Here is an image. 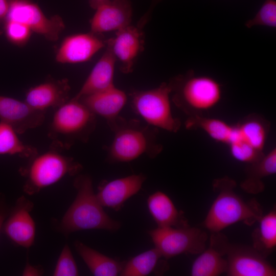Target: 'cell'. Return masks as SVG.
Wrapping results in <instances>:
<instances>
[{"label": "cell", "mask_w": 276, "mask_h": 276, "mask_svg": "<svg viewBox=\"0 0 276 276\" xmlns=\"http://www.w3.org/2000/svg\"><path fill=\"white\" fill-rule=\"evenodd\" d=\"M76 196L60 221L56 229L67 238L75 232L87 229L116 231L121 226L104 211L93 189L90 176L78 174L73 182Z\"/></svg>", "instance_id": "cell-1"}, {"label": "cell", "mask_w": 276, "mask_h": 276, "mask_svg": "<svg viewBox=\"0 0 276 276\" xmlns=\"http://www.w3.org/2000/svg\"><path fill=\"white\" fill-rule=\"evenodd\" d=\"M212 186L217 195L203 222L210 232H219L240 222L251 225L263 216L262 206L256 199L245 201L236 193L234 179L227 176L217 178Z\"/></svg>", "instance_id": "cell-2"}, {"label": "cell", "mask_w": 276, "mask_h": 276, "mask_svg": "<svg viewBox=\"0 0 276 276\" xmlns=\"http://www.w3.org/2000/svg\"><path fill=\"white\" fill-rule=\"evenodd\" d=\"M107 123L114 133L107 149V158L111 162H129L144 154L154 158L163 150L155 129L149 125L119 116Z\"/></svg>", "instance_id": "cell-3"}, {"label": "cell", "mask_w": 276, "mask_h": 276, "mask_svg": "<svg viewBox=\"0 0 276 276\" xmlns=\"http://www.w3.org/2000/svg\"><path fill=\"white\" fill-rule=\"evenodd\" d=\"M63 150L53 146L41 153L28 159L27 164L19 170L24 178L23 191L28 195L38 193L66 176H77L82 166Z\"/></svg>", "instance_id": "cell-4"}, {"label": "cell", "mask_w": 276, "mask_h": 276, "mask_svg": "<svg viewBox=\"0 0 276 276\" xmlns=\"http://www.w3.org/2000/svg\"><path fill=\"white\" fill-rule=\"evenodd\" d=\"M96 118L79 100H69L56 109L49 125L51 145L64 150L76 142H87L95 129Z\"/></svg>", "instance_id": "cell-5"}, {"label": "cell", "mask_w": 276, "mask_h": 276, "mask_svg": "<svg viewBox=\"0 0 276 276\" xmlns=\"http://www.w3.org/2000/svg\"><path fill=\"white\" fill-rule=\"evenodd\" d=\"M172 86V101L189 117L202 115L216 107L222 97L221 84L214 78L196 75L191 70L169 81Z\"/></svg>", "instance_id": "cell-6"}, {"label": "cell", "mask_w": 276, "mask_h": 276, "mask_svg": "<svg viewBox=\"0 0 276 276\" xmlns=\"http://www.w3.org/2000/svg\"><path fill=\"white\" fill-rule=\"evenodd\" d=\"M170 82H163L158 87L146 90H134L130 94L131 105L135 112L148 125L170 132H177L180 121L172 112Z\"/></svg>", "instance_id": "cell-7"}, {"label": "cell", "mask_w": 276, "mask_h": 276, "mask_svg": "<svg viewBox=\"0 0 276 276\" xmlns=\"http://www.w3.org/2000/svg\"><path fill=\"white\" fill-rule=\"evenodd\" d=\"M155 245L165 259L183 254H199L206 247L207 234L195 227H159L148 231Z\"/></svg>", "instance_id": "cell-8"}, {"label": "cell", "mask_w": 276, "mask_h": 276, "mask_svg": "<svg viewBox=\"0 0 276 276\" xmlns=\"http://www.w3.org/2000/svg\"><path fill=\"white\" fill-rule=\"evenodd\" d=\"M6 18L22 23L32 33L52 41L58 40L65 28L63 21L59 16L47 17L39 6L30 0H10Z\"/></svg>", "instance_id": "cell-9"}, {"label": "cell", "mask_w": 276, "mask_h": 276, "mask_svg": "<svg viewBox=\"0 0 276 276\" xmlns=\"http://www.w3.org/2000/svg\"><path fill=\"white\" fill-rule=\"evenodd\" d=\"M33 208L34 203L24 196L11 208L2 231L15 245L29 248L34 243L36 225L31 215Z\"/></svg>", "instance_id": "cell-10"}, {"label": "cell", "mask_w": 276, "mask_h": 276, "mask_svg": "<svg viewBox=\"0 0 276 276\" xmlns=\"http://www.w3.org/2000/svg\"><path fill=\"white\" fill-rule=\"evenodd\" d=\"M228 276H275V268L253 247L229 244L226 253Z\"/></svg>", "instance_id": "cell-11"}, {"label": "cell", "mask_w": 276, "mask_h": 276, "mask_svg": "<svg viewBox=\"0 0 276 276\" xmlns=\"http://www.w3.org/2000/svg\"><path fill=\"white\" fill-rule=\"evenodd\" d=\"M144 44L143 27L130 25L116 32L114 37L106 40L105 47L119 61L121 71L128 74L133 71L137 58L144 51Z\"/></svg>", "instance_id": "cell-12"}, {"label": "cell", "mask_w": 276, "mask_h": 276, "mask_svg": "<svg viewBox=\"0 0 276 276\" xmlns=\"http://www.w3.org/2000/svg\"><path fill=\"white\" fill-rule=\"evenodd\" d=\"M102 34L78 33L66 37L56 54V61L62 64H77L89 61L106 45Z\"/></svg>", "instance_id": "cell-13"}, {"label": "cell", "mask_w": 276, "mask_h": 276, "mask_svg": "<svg viewBox=\"0 0 276 276\" xmlns=\"http://www.w3.org/2000/svg\"><path fill=\"white\" fill-rule=\"evenodd\" d=\"M95 10L90 20L92 33L117 32L131 25L132 7L130 0H108Z\"/></svg>", "instance_id": "cell-14"}, {"label": "cell", "mask_w": 276, "mask_h": 276, "mask_svg": "<svg viewBox=\"0 0 276 276\" xmlns=\"http://www.w3.org/2000/svg\"><path fill=\"white\" fill-rule=\"evenodd\" d=\"M229 244L227 238L220 232H212L209 246L193 262L191 275L218 276L226 273V253Z\"/></svg>", "instance_id": "cell-15"}, {"label": "cell", "mask_w": 276, "mask_h": 276, "mask_svg": "<svg viewBox=\"0 0 276 276\" xmlns=\"http://www.w3.org/2000/svg\"><path fill=\"white\" fill-rule=\"evenodd\" d=\"M45 113L33 108L25 101L0 96V121L11 126L18 134L41 126Z\"/></svg>", "instance_id": "cell-16"}, {"label": "cell", "mask_w": 276, "mask_h": 276, "mask_svg": "<svg viewBox=\"0 0 276 276\" xmlns=\"http://www.w3.org/2000/svg\"><path fill=\"white\" fill-rule=\"evenodd\" d=\"M146 179L145 175L139 174L104 181L99 185L96 196L103 206L119 211L127 199L140 190Z\"/></svg>", "instance_id": "cell-17"}, {"label": "cell", "mask_w": 276, "mask_h": 276, "mask_svg": "<svg viewBox=\"0 0 276 276\" xmlns=\"http://www.w3.org/2000/svg\"><path fill=\"white\" fill-rule=\"evenodd\" d=\"M70 89L67 79H49L30 88L26 93L25 101L33 108L46 112L67 102Z\"/></svg>", "instance_id": "cell-18"}, {"label": "cell", "mask_w": 276, "mask_h": 276, "mask_svg": "<svg viewBox=\"0 0 276 276\" xmlns=\"http://www.w3.org/2000/svg\"><path fill=\"white\" fill-rule=\"evenodd\" d=\"M270 127L269 122L260 115H248L234 125L233 132L227 145L238 142L260 154H264Z\"/></svg>", "instance_id": "cell-19"}, {"label": "cell", "mask_w": 276, "mask_h": 276, "mask_svg": "<svg viewBox=\"0 0 276 276\" xmlns=\"http://www.w3.org/2000/svg\"><path fill=\"white\" fill-rule=\"evenodd\" d=\"M78 100L94 114L104 118L107 122L119 116L127 102V97L124 91L114 85Z\"/></svg>", "instance_id": "cell-20"}, {"label": "cell", "mask_w": 276, "mask_h": 276, "mask_svg": "<svg viewBox=\"0 0 276 276\" xmlns=\"http://www.w3.org/2000/svg\"><path fill=\"white\" fill-rule=\"evenodd\" d=\"M116 61L111 51L106 47L105 52L91 70L79 91L73 98L78 100L114 85Z\"/></svg>", "instance_id": "cell-21"}, {"label": "cell", "mask_w": 276, "mask_h": 276, "mask_svg": "<svg viewBox=\"0 0 276 276\" xmlns=\"http://www.w3.org/2000/svg\"><path fill=\"white\" fill-rule=\"evenodd\" d=\"M149 212L159 227L189 226L182 212L178 211L172 200L165 193L157 191L147 199Z\"/></svg>", "instance_id": "cell-22"}, {"label": "cell", "mask_w": 276, "mask_h": 276, "mask_svg": "<svg viewBox=\"0 0 276 276\" xmlns=\"http://www.w3.org/2000/svg\"><path fill=\"white\" fill-rule=\"evenodd\" d=\"M246 169L245 179L240 186L246 193L257 194L265 188L262 179L276 173V149L273 148L258 160L251 164Z\"/></svg>", "instance_id": "cell-23"}, {"label": "cell", "mask_w": 276, "mask_h": 276, "mask_svg": "<svg viewBox=\"0 0 276 276\" xmlns=\"http://www.w3.org/2000/svg\"><path fill=\"white\" fill-rule=\"evenodd\" d=\"M74 245L76 251L94 275L116 276L120 274L125 262L107 257L78 240L75 241Z\"/></svg>", "instance_id": "cell-24"}, {"label": "cell", "mask_w": 276, "mask_h": 276, "mask_svg": "<svg viewBox=\"0 0 276 276\" xmlns=\"http://www.w3.org/2000/svg\"><path fill=\"white\" fill-rule=\"evenodd\" d=\"M187 129H200L216 142L227 145L231 138L234 125L217 118H208L202 115L188 117L185 122Z\"/></svg>", "instance_id": "cell-25"}, {"label": "cell", "mask_w": 276, "mask_h": 276, "mask_svg": "<svg viewBox=\"0 0 276 276\" xmlns=\"http://www.w3.org/2000/svg\"><path fill=\"white\" fill-rule=\"evenodd\" d=\"M258 221L259 226L252 233V247L266 258L276 246L275 208L263 215Z\"/></svg>", "instance_id": "cell-26"}, {"label": "cell", "mask_w": 276, "mask_h": 276, "mask_svg": "<svg viewBox=\"0 0 276 276\" xmlns=\"http://www.w3.org/2000/svg\"><path fill=\"white\" fill-rule=\"evenodd\" d=\"M18 134L11 126L0 121V155L29 159L38 152L35 147L21 141Z\"/></svg>", "instance_id": "cell-27"}, {"label": "cell", "mask_w": 276, "mask_h": 276, "mask_svg": "<svg viewBox=\"0 0 276 276\" xmlns=\"http://www.w3.org/2000/svg\"><path fill=\"white\" fill-rule=\"evenodd\" d=\"M163 258L155 247L147 250L126 262L120 275H147L154 271Z\"/></svg>", "instance_id": "cell-28"}, {"label": "cell", "mask_w": 276, "mask_h": 276, "mask_svg": "<svg viewBox=\"0 0 276 276\" xmlns=\"http://www.w3.org/2000/svg\"><path fill=\"white\" fill-rule=\"evenodd\" d=\"M245 25L247 28H251L256 26L275 28V0H265L255 16L247 20Z\"/></svg>", "instance_id": "cell-29"}, {"label": "cell", "mask_w": 276, "mask_h": 276, "mask_svg": "<svg viewBox=\"0 0 276 276\" xmlns=\"http://www.w3.org/2000/svg\"><path fill=\"white\" fill-rule=\"evenodd\" d=\"M77 265L68 244L62 248L57 261L53 276L79 275Z\"/></svg>", "instance_id": "cell-30"}, {"label": "cell", "mask_w": 276, "mask_h": 276, "mask_svg": "<svg viewBox=\"0 0 276 276\" xmlns=\"http://www.w3.org/2000/svg\"><path fill=\"white\" fill-rule=\"evenodd\" d=\"M5 30L8 39L12 43L18 45L26 44L32 33L25 24L11 20H6Z\"/></svg>", "instance_id": "cell-31"}, {"label": "cell", "mask_w": 276, "mask_h": 276, "mask_svg": "<svg viewBox=\"0 0 276 276\" xmlns=\"http://www.w3.org/2000/svg\"><path fill=\"white\" fill-rule=\"evenodd\" d=\"M11 207L9 206L5 195L0 193V234L3 230L4 222L7 218Z\"/></svg>", "instance_id": "cell-32"}, {"label": "cell", "mask_w": 276, "mask_h": 276, "mask_svg": "<svg viewBox=\"0 0 276 276\" xmlns=\"http://www.w3.org/2000/svg\"><path fill=\"white\" fill-rule=\"evenodd\" d=\"M43 273V269L39 266L32 265L28 262L22 272L23 275H41Z\"/></svg>", "instance_id": "cell-33"}, {"label": "cell", "mask_w": 276, "mask_h": 276, "mask_svg": "<svg viewBox=\"0 0 276 276\" xmlns=\"http://www.w3.org/2000/svg\"><path fill=\"white\" fill-rule=\"evenodd\" d=\"M10 0H0V19L6 18L8 14Z\"/></svg>", "instance_id": "cell-34"}, {"label": "cell", "mask_w": 276, "mask_h": 276, "mask_svg": "<svg viewBox=\"0 0 276 276\" xmlns=\"http://www.w3.org/2000/svg\"><path fill=\"white\" fill-rule=\"evenodd\" d=\"M161 1L162 0H152L150 9L147 12L146 14L142 17V18L141 19L143 21H144L145 23L147 22L154 7Z\"/></svg>", "instance_id": "cell-35"}, {"label": "cell", "mask_w": 276, "mask_h": 276, "mask_svg": "<svg viewBox=\"0 0 276 276\" xmlns=\"http://www.w3.org/2000/svg\"><path fill=\"white\" fill-rule=\"evenodd\" d=\"M107 1L108 0H89V4L92 8L95 9L98 6Z\"/></svg>", "instance_id": "cell-36"}]
</instances>
